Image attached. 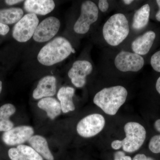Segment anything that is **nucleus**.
Here are the masks:
<instances>
[{
    "label": "nucleus",
    "instance_id": "nucleus-21",
    "mask_svg": "<svg viewBox=\"0 0 160 160\" xmlns=\"http://www.w3.org/2000/svg\"><path fill=\"white\" fill-rule=\"evenodd\" d=\"M23 15L24 12L20 8L0 9V23L6 25L17 23Z\"/></svg>",
    "mask_w": 160,
    "mask_h": 160
},
{
    "label": "nucleus",
    "instance_id": "nucleus-14",
    "mask_svg": "<svg viewBox=\"0 0 160 160\" xmlns=\"http://www.w3.org/2000/svg\"><path fill=\"white\" fill-rule=\"evenodd\" d=\"M154 32L148 31L137 38L131 44L132 51L139 55H145L149 52L155 39Z\"/></svg>",
    "mask_w": 160,
    "mask_h": 160
},
{
    "label": "nucleus",
    "instance_id": "nucleus-22",
    "mask_svg": "<svg viewBox=\"0 0 160 160\" xmlns=\"http://www.w3.org/2000/svg\"><path fill=\"white\" fill-rule=\"evenodd\" d=\"M149 147L150 151L153 153H160V135L154 136L151 138Z\"/></svg>",
    "mask_w": 160,
    "mask_h": 160
},
{
    "label": "nucleus",
    "instance_id": "nucleus-6",
    "mask_svg": "<svg viewBox=\"0 0 160 160\" xmlns=\"http://www.w3.org/2000/svg\"><path fill=\"white\" fill-rule=\"evenodd\" d=\"M39 22L37 15L27 13L15 25L12 29V37L19 42L29 41L33 37Z\"/></svg>",
    "mask_w": 160,
    "mask_h": 160
},
{
    "label": "nucleus",
    "instance_id": "nucleus-3",
    "mask_svg": "<svg viewBox=\"0 0 160 160\" xmlns=\"http://www.w3.org/2000/svg\"><path fill=\"white\" fill-rule=\"evenodd\" d=\"M129 32V22L125 15L116 13L104 24L102 29L103 38L106 42L112 46L119 45Z\"/></svg>",
    "mask_w": 160,
    "mask_h": 160
},
{
    "label": "nucleus",
    "instance_id": "nucleus-25",
    "mask_svg": "<svg viewBox=\"0 0 160 160\" xmlns=\"http://www.w3.org/2000/svg\"><path fill=\"white\" fill-rule=\"evenodd\" d=\"M9 28L8 25L0 23V35L5 36L9 32Z\"/></svg>",
    "mask_w": 160,
    "mask_h": 160
},
{
    "label": "nucleus",
    "instance_id": "nucleus-13",
    "mask_svg": "<svg viewBox=\"0 0 160 160\" xmlns=\"http://www.w3.org/2000/svg\"><path fill=\"white\" fill-rule=\"evenodd\" d=\"M55 7L52 0H26L24 8L27 12L36 15H46L53 11Z\"/></svg>",
    "mask_w": 160,
    "mask_h": 160
},
{
    "label": "nucleus",
    "instance_id": "nucleus-26",
    "mask_svg": "<svg viewBox=\"0 0 160 160\" xmlns=\"http://www.w3.org/2000/svg\"><path fill=\"white\" fill-rule=\"evenodd\" d=\"M132 160H154L151 158L148 157L145 154H138L133 158Z\"/></svg>",
    "mask_w": 160,
    "mask_h": 160
},
{
    "label": "nucleus",
    "instance_id": "nucleus-24",
    "mask_svg": "<svg viewBox=\"0 0 160 160\" xmlns=\"http://www.w3.org/2000/svg\"><path fill=\"white\" fill-rule=\"evenodd\" d=\"M98 8L103 12H106L109 8V4L106 0H100L98 3Z\"/></svg>",
    "mask_w": 160,
    "mask_h": 160
},
{
    "label": "nucleus",
    "instance_id": "nucleus-4",
    "mask_svg": "<svg viewBox=\"0 0 160 160\" xmlns=\"http://www.w3.org/2000/svg\"><path fill=\"white\" fill-rule=\"evenodd\" d=\"M126 138L124 139L115 140L111 143L112 149L118 150L122 147L124 151L132 152L142 146L146 139V129L139 123L129 122L124 126Z\"/></svg>",
    "mask_w": 160,
    "mask_h": 160
},
{
    "label": "nucleus",
    "instance_id": "nucleus-5",
    "mask_svg": "<svg viewBox=\"0 0 160 160\" xmlns=\"http://www.w3.org/2000/svg\"><path fill=\"white\" fill-rule=\"evenodd\" d=\"M99 9L95 3L86 1L81 5V14L73 26V30L78 34H86L90 26L98 18Z\"/></svg>",
    "mask_w": 160,
    "mask_h": 160
},
{
    "label": "nucleus",
    "instance_id": "nucleus-9",
    "mask_svg": "<svg viewBox=\"0 0 160 160\" xmlns=\"http://www.w3.org/2000/svg\"><path fill=\"white\" fill-rule=\"evenodd\" d=\"M61 26L60 20L54 17H49L43 20L38 25L33 36L38 42H45L55 36Z\"/></svg>",
    "mask_w": 160,
    "mask_h": 160
},
{
    "label": "nucleus",
    "instance_id": "nucleus-10",
    "mask_svg": "<svg viewBox=\"0 0 160 160\" xmlns=\"http://www.w3.org/2000/svg\"><path fill=\"white\" fill-rule=\"evenodd\" d=\"M91 63L86 60H78L72 64L68 75L72 83L77 88H82L86 84V77L92 71Z\"/></svg>",
    "mask_w": 160,
    "mask_h": 160
},
{
    "label": "nucleus",
    "instance_id": "nucleus-27",
    "mask_svg": "<svg viewBox=\"0 0 160 160\" xmlns=\"http://www.w3.org/2000/svg\"><path fill=\"white\" fill-rule=\"evenodd\" d=\"M22 2H23V1H21V0H6V1H5L6 4L9 6L15 5V4Z\"/></svg>",
    "mask_w": 160,
    "mask_h": 160
},
{
    "label": "nucleus",
    "instance_id": "nucleus-30",
    "mask_svg": "<svg viewBox=\"0 0 160 160\" xmlns=\"http://www.w3.org/2000/svg\"><path fill=\"white\" fill-rule=\"evenodd\" d=\"M154 127L158 132H160V119L157 120L155 122Z\"/></svg>",
    "mask_w": 160,
    "mask_h": 160
},
{
    "label": "nucleus",
    "instance_id": "nucleus-29",
    "mask_svg": "<svg viewBox=\"0 0 160 160\" xmlns=\"http://www.w3.org/2000/svg\"><path fill=\"white\" fill-rule=\"evenodd\" d=\"M156 2L159 7V10L156 14V18L157 21L160 22V0H157L156 1Z\"/></svg>",
    "mask_w": 160,
    "mask_h": 160
},
{
    "label": "nucleus",
    "instance_id": "nucleus-19",
    "mask_svg": "<svg viewBox=\"0 0 160 160\" xmlns=\"http://www.w3.org/2000/svg\"><path fill=\"white\" fill-rule=\"evenodd\" d=\"M16 111L11 104H6L0 107V132H7L13 128L14 124L9 118Z\"/></svg>",
    "mask_w": 160,
    "mask_h": 160
},
{
    "label": "nucleus",
    "instance_id": "nucleus-34",
    "mask_svg": "<svg viewBox=\"0 0 160 160\" xmlns=\"http://www.w3.org/2000/svg\"><path fill=\"white\" fill-rule=\"evenodd\" d=\"M2 89V82L0 81V93H1Z\"/></svg>",
    "mask_w": 160,
    "mask_h": 160
},
{
    "label": "nucleus",
    "instance_id": "nucleus-8",
    "mask_svg": "<svg viewBox=\"0 0 160 160\" xmlns=\"http://www.w3.org/2000/svg\"><path fill=\"white\" fill-rule=\"evenodd\" d=\"M144 58L134 52L121 51L114 59L116 68L122 72H136L141 70L144 65Z\"/></svg>",
    "mask_w": 160,
    "mask_h": 160
},
{
    "label": "nucleus",
    "instance_id": "nucleus-12",
    "mask_svg": "<svg viewBox=\"0 0 160 160\" xmlns=\"http://www.w3.org/2000/svg\"><path fill=\"white\" fill-rule=\"evenodd\" d=\"M56 78L53 76H46L40 80L32 92L35 99L51 97L56 93Z\"/></svg>",
    "mask_w": 160,
    "mask_h": 160
},
{
    "label": "nucleus",
    "instance_id": "nucleus-16",
    "mask_svg": "<svg viewBox=\"0 0 160 160\" xmlns=\"http://www.w3.org/2000/svg\"><path fill=\"white\" fill-rule=\"evenodd\" d=\"M75 89L71 87H62L60 88L57 93L58 98L59 100L62 111L63 113H67L74 111L75 109L72 101Z\"/></svg>",
    "mask_w": 160,
    "mask_h": 160
},
{
    "label": "nucleus",
    "instance_id": "nucleus-17",
    "mask_svg": "<svg viewBox=\"0 0 160 160\" xmlns=\"http://www.w3.org/2000/svg\"><path fill=\"white\" fill-rule=\"evenodd\" d=\"M32 148L46 160H54L47 140L41 135H33L28 141Z\"/></svg>",
    "mask_w": 160,
    "mask_h": 160
},
{
    "label": "nucleus",
    "instance_id": "nucleus-32",
    "mask_svg": "<svg viewBox=\"0 0 160 160\" xmlns=\"http://www.w3.org/2000/svg\"><path fill=\"white\" fill-rule=\"evenodd\" d=\"M114 160H132L131 158L128 156H125L123 157L120 158L118 159H114Z\"/></svg>",
    "mask_w": 160,
    "mask_h": 160
},
{
    "label": "nucleus",
    "instance_id": "nucleus-11",
    "mask_svg": "<svg viewBox=\"0 0 160 160\" xmlns=\"http://www.w3.org/2000/svg\"><path fill=\"white\" fill-rule=\"evenodd\" d=\"M34 129L31 126H21L12 128L5 132L2 139L6 145L9 146L20 145L29 141L34 134Z\"/></svg>",
    "mask_w": 160,
    "mask_h": 160
},
{
    "label": "nucleus",
    "instance_id": "nucleus-7",
    "mask_svg": "<svg viewBox=\"0 0 160 160\" xmlns=\"http://www.w3.org/2000/svg\"><path fill=\"white\" fill-rule=\"evenodd\" d=\"M105 125V120L103 116L93 113L83 118L78 123L77 131L82 137L91 138L101 132Z\"/></svg>",
    "mask_w": 160,
    "mask_h": 160
},
{
    "label": "nucleus",
    "instance_id": "nucleus-23",
    "mask_svg": "<svg viewBox=\"0 0 160 160\" xmlns=\"http://www.w3.org/2000/svg\"><path fill=\"white\" fill-rule=\"evenodd\" d=\"M150 64L154 70L160 72V50L152 55L150 60Z\"/></svg>",
    "mask_w": 160,
    "mask_h": 160
},
{
    "label": "nucleus",
    "instance_id": "nucleus-15",
    "mask_svg": "<svg viewBox=\"0 0 160 160\" xmlns=\"http://www.w3.org/2000/svg\"><path fill=\"white\" fill-rule=\"evenodd\" d=\"M11 160H43L42 157L31 146L20 145L8 151Z\"/></svg>",
    "mask_w": 160,
    "mask_h": 160
},
{
    "label": "nucleus",
    "instance_id": "nucleus-18",
    "mask_svg": "<svg viewBox=\"0 0 160 160\" xmlns=\"http://www.w3.org/2000/svg\"><path fill=\"white\" fill-rule=\"evenodd\" d=\"M40 109L46 111L47 116L52 120L54 119L61 113V104L55 98L48 97L41 99L38 103Z\"/></svg>",
    "mask_w": 160,
    "mask_h": 160
},
{
    "label": "nucleus",
    "instance_id": "nucleus-28",
    "mask_svg": "<svg viewBox=\"0 0 160 160\" xmlns=\"http://www.w3.org/2000/svg\"><path fill=\"white\" fill-rule=\"evenodd\" d=\"M125 154L122 151H118L117 152H116L114 155V159H118L120 158L123 157L125 156Z\"/></svg>",
    "mask_w": 160,
    "mask_h": 160
},
{
    "label": "nucleus",
    "instance_id": "nucleus-33",
    "mask_svg": "<svg viewBox=\"0 0 160 160\" xmlns=\"http://www.w3.org/2000/svg\"><path fill=\"white\" fill-rule=\"evenodd\" d=\"M122 2L125 5H130L133 2V1L132 0H124V1H122Z\"/></svg>",
    "mask_w": 160,
    "mask_h": 160
},
{
    "label": "nucleus",
    "instance_id": "nucleus-1",
    "mask_svg": "<svg viewBox=\"0 0 160 160\" xmlns=\"http://www.w3.org/2000/svg\"><path fill=\"white\" fill-rule=\"evenodd\" d=\"M75 50L65 38L58 37L45 45L38 55L39 62L45 66H52L66 59Z\"/></svg>",
    "mask_w": 160,
    "mask_h": 160
},
{
    "label": "nucleus",
    "instance_id": "nucleus-20",
    "mask_svg": "<svg viewBox=\"0 0 160 160\" xmlns=\"http://www.w3.org/2000/svg\"><path fill=\"white\" fill-rule=\"evenodd\" d=\"M150 8L149 4H145L135 12L132 19V27L135 30L145 28L149 22Z\"/></svg>",
    "mask_w": 160,
    "mask_h": 160
},
{
    "label": "nucleus",
    "instance_id": "nucleus-2",
    "mask_svg": "<svg viewBox=\"0 0 160 160\" xmlns=\"http://www.w3.org/2000/svg\"><path fill=\"white\" fill-rule=\"evenodd\" d=\"M128 96L127 89L122 86L104 88L95 95L93 102L105 113L114 115L126 102Z\"/></svg>",
    "mask_w": 160,
    "mask_h": 160
},
{
    "label": "nucleus",
    "instance_id": "nucleus-31",
    "mask_svg": "<svg viewBox=\"0 0 160 160\" xmlns=\"http://www.w3.org/2000/svg\"><path fill=\"white\" fill-rule=\"evenodd\" d=\"M156 88L158 92L160 94V77L158 78L156 84Z\"/></svg>",
    "mask_w": 160,
    "mask_h": 160
}]
</instances>
